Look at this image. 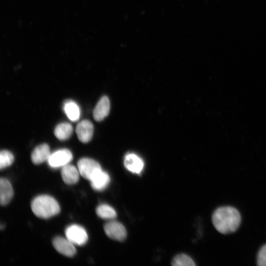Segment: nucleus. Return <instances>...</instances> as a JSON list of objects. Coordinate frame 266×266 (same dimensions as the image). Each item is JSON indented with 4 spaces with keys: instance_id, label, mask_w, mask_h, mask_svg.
<instances>
[{
    "instance_id": "f257e3e1",
    "label": "nucleus",
    "mask_w": 266,
    "mask_h": 266,
    "mask_svg": "<svg viewBox=\"0 0 266 266\" xmlns=\"http://www.w3.org/2000/svg\"><path fill=\"white\" fill-rule=\"evenodd\" d=\"M213 224L219 233L227 234L236 231L241 222L238 211L232 206H222L217 208L212 216Z\"/></svg>"
},
{
    "instance_id": "f03ea898",
    "label": "nucleus",
    "mask_w": 266,
    "mask_h": 266,
    "mask_svg": "<svg viewBox=\"0 0 266 266\" xmlns=\"http://www.w3.org/2000/svg\"><path fill=\"white\" fill-rule=\"evenodd\" d=\"M31 209L38 218L48 219L58 214L60 207L57 201L49 195H40L35 197L31 202Z\"/></svg>"
},
{
    "instance_id": "7ed1b4c3",
    "label": "nucleus",
    "mask_w": 266,
    "mask_h": 266,
    "mask_svg": "<svg viewBox=\"0 0 266 266\" xmlns=\"http://www.w3.org/2000/svg\"><path fill=\"white\" fill-rule=\"evenodd\" d=\"M77 168L80 175L88 180H90L94 175L101 170L98 162L88 158L80 159L77 162Z\"/></svg>"
},
{
    "instance_id": "20e7f679",
    "label": "nucleus",
    "mask_w": 266,
    "mask_h": 266,
    "mask_svg": "<svg viewBox=\"0 0 266 266\" xmlns=\"http://www.w3.org/2000/svg\"><path fill=\"white\" fill-rule=\"evenodd\" d=\"M66 238L74 245L82 246L87 241L88 236L86 230L78 225H71L65 230Z\"/></svg>"
},
{
    "instance_id": "39448f33",
    "label": "nucleus",
    "mask_w": 266,
    "mask_h": 266,
    "mask_svg": "<svg viewBox=\"0 0 266 266\" xmlns=\"http://www.w3.org/2000/svg\"><path fill=\"white\" fill-rule=\"evenodd\" d=\"M72 158L70 151L67 149H61L51 154L47 161L50 167L56 168L68 164Z\"/></svg>"
},
{
    "instance_id": "423d86ee",
    "label": "nucleus",
    "mask_w": 266,
    "mask_h": 266,
    "mask_svg": "<svg viewBox=\"0 0 266 266\" xmlns=\"http://www.w3.org/2000/svg\"><path fill=\"white\" fill-rule=\"evenodd\" d=\"M106 235L110 238L123 241L127 236V232L125 227L120 222L112 221L106 223L103 227Z\"/></svg>"
},
{
    "instance_id": "0eeeda50",
    "label": "nucleus",
    "mask_w": 266,
    "mask_h": 266,
    "mask_svg": "<svg viewBox=\"0 0 266 266\" xmlns=\"http://www.w3.org/2000/svg\"><path fill=\"white\" fill-rule=\"evenodd\" d=\"M52 244L59 253L65 256L72 257L76 254V250L74 244L66 238L56 237L53 240Z\"/></svg>"
},
{
    "instance_id": "6e6552de",
    "label": "nucleus",
    "mask_w": 266,
    "mask_h": 266,
    "mask_svg": "<svg viewBox=\"0 0 266 266\" xmlns=\"http://www.w3.org/2000/svg\"><path fill=\"white\" fill-rule=\"evenodd\" d=\"M94 127L92 123L88 120L79 122L76 128V133L79 140L83 143L90 141L93 135Z\"/></svg>"
},
{
    "instance_id": "1a4fd4ad",
    "label": "nucleus",
    "mask_w": 266,
    "mask_h": 266,
    "mask_svg": "<svg viewBox=\"0 0 266 266\" xmlns=\"http://www.w3.org/2000/svg\"><path fill=\"white\" fill-rule=\"evenodd\" d=\"M110 102L107 97H102L97 103L93 111V117L97 121L103 120L109 114Z\"/></svg>"
},
{
    "instance_id": "9d476101",
    "label": "nucleus",
    "mask_w": 266,
    "mask_h": 266,
    "mask_svg": "<svg viewBox=\"0 0 266 266\" xmlns=\"http://www.w3.org/2000/svg\"><path fill=\"white\" fill-rule=\"evenodd\" d=\"M124 164L129 171L137 174L141 172L144 166L142 159L133 153L129 154L125 157Z\"/></svg>"
},
{
    "instance_id": "9b49d317",
    "label": "nucleus",
    "mask_w": 266,
    "mask_h": 266,
    "mask_svg": "<svg viewBox=\"0 0 266 266\" xmlns=\"http://www.w3.org/2000/svg\"><path fill=\"white\" fill-rule=\"evenodd\" d=\"M51 153L49 146L42 144L36 146L31 154V160L35 165H38L48 161Z\"/></svg>"
},
{
    "instance_id": "f8f14e48",
    "label": "nucleus",
    "mask_w": 266,
    "mask_h": 266,
    "mask_svg": "<svg viewBox=\"0 0 266 266\" xmlns=\"http://www.w3.org/2000/svg\"><path fill=\"white\" fill-rule=\"evenodd\" d=\"M80 173L78 168L72 165L67 164L62 167L61 176L64 182L68 185L76 183L79 178Z\"/></svg>"
},
{
    "instance_id": "ddd939ff",
    "label": "nucleus",
    "mask_w": 266,
    "mask_h": 266,
    "mask_svg": "<svg viewBox=\"0 0 266 266\" xmlns=\"http://www.w3.org/2000/svg\"><path fill=\"white\" fill-rule=\"evenodd\" d=\"M13 196V190L9 181L5 178L0 179V203L1 205L7 204Z\"/></svg>"
},
{
    "instance_id": "4468645a",
    "label": "nucleus",
    "mask_w": 266,
    "mask_h": 266,
    "mask_svg": "<svg viewBox=\"0 0 266 266\" xmlns=\"http://www.w3.org/2000/svg\"><path fill=\"white\" fill-rule=\"evenodd\" d=\"M108 173L102 169L97 172L90 180L91 185L96 191H102L105 189L110 182Z\"/></svg>"
},
{
    "instance_id": "2eb2a0df",
    "label": "nucleus",
    "mask_w": 266,
    "mask_h": 266,
    "mask_svg": "<svg viewBox=\"0 0 266 266\" xmlns=\"http://www.w3.org/2000/svg\"><path fill=\"white\" fill-rule=\"evenodd\" d=\"M64 110L67 117L72 121H77L80 117V109L72 100L66 101L64 105Z\"/></svg>"
},
{
    "instance_id": "dca6fc26",
    "label": "nucleus",
    "mask_w": 266,
    "mask_h": 266,
    "mask_svg": "<svg viewBox=\"0 0 266 266\" xmlns=\"http://www.w3.org/2000/svg\"><path fill=\"white\" fill-rule=\"evenodd\" d=\"M73 132L72 126L68 123L58 124L54 130V134L60 140H64L71 136Z\"/></svg>"
},
{
    "instance_id": "f3484780",
    "label": "nucleus",
    "mask_w": 266,
    "mask_h": 266,
    "mask_svg": "<svg viewBox=\"0 0 266 266\" xmlns=\"http://www.w3.org/2000/svg\"><path fill=\"white\" fill-rule=\"evenodd\" d=\"M99 217L104 219H112L117 216V213L113 208L109 205L102 204L99 205L96 210Z\"/></svg>"
},
{
    "instance_id": "a211bd4d",
    "label": "nucleus",
    "mask_w": 266,
    "mask_h": 266,
    "mask_svg": "<svg viewBox=\"0 0 266 266\" xmlns=\"http://www.w3.org/2000/svg\"><path fill=\"white\" fill-rule=\"evenodd\" d=\"M172 265L175 266H195L194 261L189 256L181 254L176 255L171 262Z\"/></svg>"
},
{
    "instance_id": "6ab92c4d",
    "label": "nucleus",
    "mask_w": 266,
    "mask_h": 266,
    "mask_svg": "<svg viewBox=\"0 0 266 266\" xmlns=\"http://www.w3.org/2000/svg\"><path fill=\"white\" fill-rule=\"evenodd\" d=\"M14 156L9 151L3 150L0 153V168L2 169L10 166L14 161Z\"/></svg>"
},
{
    "instance_id": "aec40b11",
    "label": "nucleus",
    "mask_w": 266,
    "mask_h": 266,
    "mask_svg": "<svg viewBox=\"0 0 266 266\" xmlns=\"http://www.w3.org/2000/svg\"><path fill=\"white\" fill-rule=\"evenodd\" d=\"M257 265L259 266H266V244L263 245L258 252Z\"/></svg>"
}]
</instances>
